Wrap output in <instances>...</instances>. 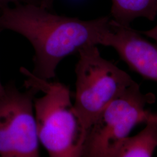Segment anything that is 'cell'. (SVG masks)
<instances>
[{
    "label": "cell",
    "mask_w": 157,
    "mask_h": 157,
    "mask_svg": "<svg viewBox=\"0 0 157 157\" xmlns=\"http://www.w3.org/2000/svg\"><path fill=\"white\" fill-rule=\"evenodd\" d=\"M21 92L15 84L0 96V157H39L34 99L39 92L33 86Z\"/></svg>",
    "instance_id": "cell-5"
},
{
    "label": "cell",
    "mask_w": 157,
    "mask_h": 157,
    "mask_svg": "<svg viewBox=\"0 0 157 157\" xmlns=\"http://www.w3.org/2000/svg\"><path fill=\"white\" fill-rule=\"evenodd\" d=\"M26 86L45 94L34 99L39 142L51 157H82L86 133L72 102L69 89L59 82L37 78L25 68Z\"/></svg>",
    "instance_id": "cell-2"
},
{
    "label": "cell",
    "mask_w": 157,
    "mask_h": 157,
    "mask_svg": "<svg viewBox=\"0 0 157 157\" xmlns=\"http://www.w3.org/2000/svg\"><path fill=\"white\" fill-rule=\"evenodd\" d=\"M111 17L119 25L129 26L134 20L144 17L154 21L157 17V0H111Z\"/></svg>",
    "instance_id": "cell-8"
},
{
    "label": "cell",
    "mask_w": 157,
    "mask_h": 157,
    "mask_svg": "<svg viewBox=\"0 0 157 157\" xmlns=\"http://www.w3.org/2000/svg\"><path fill=\"white\" fill-rule=\"evenodd\" d=\"M78 53L73 106L86 136L100 113L136 82L101 56L97 45L85 47Z\"/></svg>",
    "instance_id": "cell-3"
},
{
    "label": "cell",
    "mask_w": 157,
    "mask_h": 157,
    "mask_svg": "<svg viewBox=\"0 0 157 157\" xmlns=\"http://www.w3.org/2000/svg\"><path fill=\"white\" fill-rule=\"evenodd\" d=\"M141 34H143L146 36V37H149L150 39L154 40L155 41H156L157 43V24L155 26L154 28L146 30V31H143V32H140Z\"/></svg>",
    "instance_id": "cell-10"
},
{
    "label": "cell",
    "mask_w": 157,
    "mask_h": 157,
    "mask_svg": "<svg viewBox=\"0 0 157 157\" xmlns=\"http://www.w3.org/2000/svg\"><path fill=\"white\" fill-rule=\"evenodd\" d=\"M1 31V29H0ZM5 93V87L2 86V84L1 83V80H0V96L3 95Z\"/></svg>",
    "instance_id": "cell-13"
},
{
    "label": "cell",
    "mask_w": 157,
    "mask_h": 157,
    "mask_svg": "<svg viewBox=\"0 0 157 157\" xmlns=\"http://www.w3.org/2000/svg\"><path fill=\"white\" fill-rule=\"evenodd\" d=\"M55 0H40V6L50 10L52 8Z\"/></svg>",
    "instance_id": "cell-11"
},
{
    "label": "cell",
    "mask_w": 157,
    "mask_h": 157,
    "mask_svg": "<svg viewBox=\"0 0 157 157\" xmlns=\"http://www.w3.org/2000/svg\"><path fill=\"white\" fill-rule=\"evenodd\" d=\"M111 16L84 21L51 13L36 4H19L0 11V29L20 34L33 47L32 73L37 78H55L65 57L89 45H101L109 30Z\"/></svg>",
    "instance_id": "cell-1"
},
{
    "label": "cell",
    "mask_w": 157,
    "mask_h": 157,
    "mask_svg": "<svg viewBox=\"0 0 157 157\" xmlns=\"http://www.w3.org/2000/svg\"><path fill=\"white\" fill-rule=\"evenodd\" d=\"M155 101L143 94L136 82L111 101L87 132L82 157H113L119 144L137 124L146 123L147 104Z\"/></svg>",
    "instance_id": "cell-4"
},
{
    "label": "cell",
    "mask_w": 157,
    "mask_h": 157,
    "mask_svg": "<svg viewBox=\"0 0 157 157\" xmlns=\"http://www.w3.org/2000/svg\"><path fill=\"white\" fill-rule=\"evenodd\" d=\"M101 45L112 47L130 69L157 83V44L143 37L140 32L112 19Z\"/></svg>",
    "instance_id": "cell-6"
},
{
    "label": "cell",
    "mask_w": 157,
    "mask_h": 157,
    "mask_svg": "<svg viewBox=\"0 0 157 157\" xmlns=\"http://www.w3.org/2000/svg\"><path fill=\"white\" fill-rule=\"evenodd\" d=\"M28 4L40 5V0H0V11L7 7L11 6V4L17 6Z\"/></svg>",
    "instance_id": "cell-9"
},
{
    "label": "cell",
    "mask_w": 157,
    "mask_h": 157,
    "mask_svg": "<svg viewBox=\"0 0 157 157\" xmlns=\"http://www.w3.org/2000/svg\"><path fill=\"white\" fill-rule=\"evenodd\" d=\"M146 127L119 144L113 157H151L157 148V123L147 121Z\"/></svg>",
    "instance_id": "cell-7"
},
{
    "label": "cell",
    "mask_w": 157,
    "mask_h": 157,
    "mask_svg": "<svg viewBox=\"0 0 157 157\" xmlns=\"http://www.w3.org/2000/svg\"><path fill=\"white\" fill-rule=\"evenodd\" d=\"M147 121H151L157 123V113H155L150 112H148L146 122Z\"/></svg>",
    "instance_id": "cell-12"
}]
</instances>
